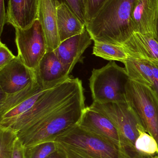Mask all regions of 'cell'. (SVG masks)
<instances>
[{"label": "cell", "mask_w": 158, "mask_h": 158, "mask_svg": "<svg viewBox=\"0 0 158 158\" xmlns=\"http://www.w3.org/2000/svg\"><path fill=\"white\" fill-rule=\"evenodd\" d=\"M85 108L83 88L46 117L18 133V139L24 148L55 141L59 135L79 124Z\"/></svg>", "instance_id": "6da1fadb"}, {"label": "cell", "mask_w": 158, "mask_h": 158, "mask_svg": "<svg viewBox=\"0 0 158 158\" xmlns=\"http://www.w3.org/2000/svg\"><path fill=\"white\" fill-rule=\"evenodd\" d=\"M135 0H108L85 25L94 42L122 45L135 33L131 16Z\"/></svg>", "instance_id": "7a4b0ae2"}, {"label": "cell", "mask_w": 158, "mask_h": 158, "mask_svg": "<svg viewBox=\"0 0 158 158\" xmlns=\"http://www.w3.org/2000/svg\"><path fill=\"white\" fill-rule=\"evenodd\" d=\"M55 141L67 158H131L119 148L78 124L59 135Z\"/></svg>", "instance_id": "3957f363"}, {"label": "cell", "mask_w": 158, "mask_h": 158, "mask_svg": "<svg viewBox=\"0 0 158 158\" xmlns=\"http://www.w3.org/2000/svg\"><path fill=\"white\" fill-rule=\"evenodd\" d=\"M83 88L79 78L70 77L58 85L44 90L34 106L6 129L16 134L26 130L66 103Z\"/></svg>", "instance_id": "277c9868"}, {"label": "cell", "mask_w": 158, "mask_h": 158, "mask_svg": "<svg viewBox=\"0 0 158 158\" xmlns=\"http://www.w3.org/2000/svg\"><path fill=\"white\" fill-rule=\"evenodd\" d=\"M126 68L110 61L98 69H93L89 79L93 102L99 104L126 102V88L130 80Z\"/></svg>", "instance_id": "5b68a950"}, {"label": "cell", "mask_w": 158, "mask_h": 158, "mask_svg": "<svg viewBox=\"0 0 158 158\" xmlns=\"http://www.w3.org/2000/svg\"><path fill=\"white\" fill-rule=\"evenodd\" d=\"M126 100L145 131L154 137L158 146V95L145 85L130 79Z\"/></svg>", "instance_id": "8992f818"}, {"label": "cell", "mask_w": 158, "mask_h": 158, "mask_svg": "<svg viewBox=\"0 0 158 158\" xmlns=\"http://www.w3.org/2000/svg\"><path fill=\"white\" fill-rule=\"evenodd\" d=\"M89 107L106 116L115 124L130 157L141 158L135 150V144L140 134L146 131L127 102L99 104L93 102Z\"/></svg>", "instance_id": "52a82bcc"}, {"label": "cell", "mask_w": 158, "mask_h": 158, "mask_svg": "<svg viewBox=\"0 0 158 158\" xmlns=\"http://www.w3.org/2000/svg\"><path fill=\"white\" fill-rule=\"evenodd\" d=\"M15 29L17 56L25 65L35 70L47 52V43L41 25L37 19L28 28Z\"/></svg>", "instance_id": "ba28073f"}, {"label": "cell", "mask_w": 158, "mask_h": 158, "mask_svg": "<svg viewBox=\"0 0 158 158\" xmlns=\"http://www.w3.org/2000/svg\"><path fill=\"white\" fill-rule=\"evenodd\" d=\"M78 125L119 148L126 153L118 130L112 122L102 113L92 109L89 106L86 107Z\"/></svg>", "instance_id": "9c48e42d"}, {"label": "cell", "mask_w": 158, "mask_h": 158, "mask_svg": "<svg viewBox=\"0 0 158 158\" xmlns=\"http://www.w3.org/2000/svg\"><path fill=\"white\" fill-rule=\"evenodd\" d=\"M36 78L35 70L25 65L18 56L0 69V90L8 94L27 87Z\"/></svg>", "instance_id": "30bf717a"}, {"label": "cell", "mask_w": 158, "mask_h": 158, "mask_svg": "<svg viewBox=\"0 0 158 158\" xmlns=\"http://www.w3.org/2000/svg\"><path fill=\"white\" fill-rule=\"evenodd\" d=\"M92 40L85 27L81 33L62 42L54 51L69 75L76 64L81 61L83 54Z\"/></svg>", "instance_id": "8fae6325"}, {"label": "cell", "mask_w": 158, "mask_h": 158, "mask_svg": "<svg viewBox=\"0 0 158 158\" xmlns=\"http://www.w3.org/2000/svg\"><path fill=\"white\" fill-rule=\"evenodd\" d=\"M122 45L130 58L158 65V41L153 35L135 32Z\"/></svg>", "instance_id": "7c38bea8"}, {"label": "cell", "mask_w": 158, "mask_h": 158, "mask_svg": "<svg viewBox=\"0 0 158 158\" xmlns=\"http://www.w3.org/2000/svg\"><path fill=\"white\" fill-rule=\"evenodd\" d=\"M158 19V0H135L131 16L135 32L156 38Z\"/></svg>", "instance_id": "4fadbf2b"}, {"label": "cell", "mask_w": 158, "mask_h": 158, "mask_svg": "<svg viewBox=\"0 0 158 158\" xmlns=\"http://www.w3.org/2000/svg\"><path fill=\"white\" fill-rule=\"evenodd\" d=\"M35 70L37 80L45 89L54 87L70 77L54 51L46 52Z\"/></svg>", "instance_id": "5bb4252c"}, {"label": "cell", "mask_w": 158, "mask_h": 158, "mask_svg": "<svg viewBox=\"0 0 158 158\" xmlns=\"http://www.w3.org/2000/svg\"><path fill=\"white\" fill-rule=\"evenodd\" d=\"M57 0H39L38 19L46 39L47 52L54 51L60 44L57 27Z\"/></svg>", "instance_id": "9a60e30c"}, {"label": "cell", "mask_w": 158, "mask_h": 158, "mask_svg": "<svg viewBox=\"0 0 158 158\" xmlns=\"http://www.w3.org/2000/svg\"><path fill=\"white\" fill-rule=\"evenodd\" d=\"M39 0H8L6 23L25 29L38 19Z\"/></svg>", "instance_id": "2e32d148"}, {"label": "cell", "mask_w": 158, "mask_h": 158, "mask_svg": "<svg viewBox=\"0 0 158 158\" xmlns=\"http://www.w3.org/2000/svg\"><path fill=\"white\" fill-rule=\"evenodd\" d=\"M130 79L147 85L158 95V65L130 58L124 63Z\"/></svg>", "instance_id": "e0dca14e"}, {"label": "cell", "mask_w": 158, "mask_h": 158, "mask_svg": "<svg viewBox=\"0 0 158 158\" xmlns=\"http://www.w3.org/2000/svg\"><path fill=\"white\" fill-rule=\"evenodd\" d=\"M57 15L58 30L60 43L80 34L85 28V24L65 4L58 5Z\"/></svg>", "instance_id": "ac0fdd59"}, {"label": "cell", "mask_w": 158, "mask_h": 158, "mask_svg": "<svg viewBox=\"0 0 158 158\" xmlns=\"http://www.w3.org/2000/svg\"><path fill=\"white\" fill-rule=\"evenodd\" d=\"M44 89H46L40 84L36 77V79L27 87L15 94H8L0 90V116Z\"/></svg>", "instance_id": "d6986e66"}, {"label": "cell", "mask_w": 158, "mask_h": 158, "mask_svg": "<svg viewBox=\"0 0 158 158\" xmlns=\"http://www.w3.org/2000/svg\"><path fill=\"white\" fill-rule=\"evenodd\" d=\"M93 54L105 60L118 61L123 64L130 58L122 45L99 42H94Z\"/></svg>", "instance_id": "ffe728a7"}, {"label": "cell", "mask_w": 158, "mask_h": 158, "mask_svg": "<svg viewBox=\"0 0 158 158\" xmlns=\"http://www.w3.org/2000/svg\"><path fill=\"white\" fill-rule=\"evenodd\" d=\"M46 89H44L30 97L25 101L0 116V128H8L17 118L29 110L40 98L43 92Z\"/></svg>", "instance_id": "44dd1931"}, {"label": "cell", "mask_w": 158, "mask_h": 158, "mask_svg": "<svg viewBox=\"0 0 158 158\" xmlns=\"http://www.w3.org/2000/svg\"><path fill=\"white\" fill-rule=\"evenodd\" d=\"M135 147L141 158H153L158 155L156 141L146 132L140 134L135 141Z\"/></svg>", "instance_id": "7402d4cb"}, {"label": "cell", "mask_w": 158, "mask_h": 158, "mask_svg": "<svg viewBox=\"0 0 158 158\" xmlns=\"http://www.w3.org/2000/svg\"><path fill=\"white\" fill-rule=\"evenodd\" d=\"M58 149L55 141L41 143L24 148L25 158H47Z\"/></svg>", "instance_id": "603a6c76"}, {"label": "cell", "mask_w": 158, "mask_h": 158, "mask_svg": "<svg viewBox=\"0 0 158 158\" xmlns=\"http://www.w3.org/2000/svg\"><path fill=\"white\" fill-rule=\"evenodd\" d=\"M17 134L9 129L0 128V158H13Z\"/></svg>", "instance_id": "cb8c5ba5"}, {"label": "cell", "mask_w": 158, "mask_h": 158, "mask_svg": "<svg viewBox=\"0 0 158 158\" xmlns=\"http://www.w3.org/2000/svg\"><path fill=\"white\" fill-rule=\"evenodd\" d=\"M59 4L66 5L78 16L80 20L86 24V2L85 0H57Z\"/></svg>", "instance_id": "d4e9b609"}, {"label": "cell", "mask_w": 158, "mask_h": 158, "mask_svg": "<svg viewBox=\"0 0 158 158\" xmlns=\"http://www.w3.org/2000/svg\"><path fill=\"white\" fill-rule=\"evenodd\" d=\"M108 1V0H87L86 24L96 16Z\"/></svg>", "instance_id": "484cf974"}, {"label": "cell", "mask_w": 158, "mask_h": 158, "mask_svg": "<svg viewBox=\"0 0 158 158\" xmlns=\"http://www.w3.org/2000/svg\"><path fill=\"white\" fill-rule=\"evenodd\" d=\"M16 57L5 44L0 42V69L11 63Z\"/></svg>", "instance_id": "4316f807"}, {"label": "cell", "mask_w": 158, "mask_h": 158, "mask_svg": "<svg viewBox=\"0 0 158 158\" xmlns=\"http://www.w3.org/2000/svg\"><path fill=\"white\" fill-rule=\"evenodd\" d=\"M13 158H25L24 148L18 138H17L14 145Z\"/></svg>", "instance_id": "83f0119b"}, {"label": "cell", "mask_w": 158, "mask_h": 158, "mask_svg": "<svg viewBox=\"0 0 158 158\" xmlns=\"http://www.w3.org/2000/svg\"><path fill=\"white\" fill-rule=\"evenodd\" d=\"M6 23V12L5 7L4 0H0V31L1 35L4 26Z\"/></svg>", "instance_id": "f1b7e54d"}, {"label": "cell", "mask_w": 158, "mask_h": 158, "mask_svg": "<svg viewBox=\"0 0 158 158\" xmlns=\"http://www.w3.org/2000/svg\"><path fill=\"white\" fill-rule=\"evenodd\" d=\"M47 158H67V157L64 152L58 148L57 151L51 154Z\"/></svg>", "instance_id": "f546056e"}, {"label": "cell", "mask_w": 158, "mask_h": 158, "mask_svg": "<svg viewBox=\"0 0 158 158\" xmlns=\"http://www.w3.org/2000/svg\"><path fill=\"white\" fill-rule=\"evenodd\" d=\"M156 39L158 41V19L157 22L156 27Z\"/></svg>", "instance_id": "4dcf8cb0"}, {"label": "cell", "mask_w": 158, "mask_h": 158, "mask_svg": "<svg viewBox=\"0 0 158 158\" xmlns=\"http://www.w3.org/2000/svg\"><path fill=\"white\" fill-rule=\"evenodd\" d=\"M153 158H158V155L155 156L154 157H153Z\"/></svg>", "instance_id": "1f68e13d"}, {"label": "cell", "mask_w": 158, "mask_h": 158, "mask_svg": "<svg viewBox=\"0 0 158 158\" xmlns=\"http://www.w3.org/2000/svg\"><path fill=\"white\" fill-rule=\"evenodd\" d=\"M85 2H86H86H87V0H85Z\"/></svg>", "instance_id": "d6a6232c"}]
</instances>
